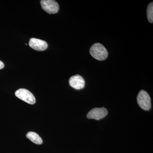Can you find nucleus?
Segmentation results:
<instances>
[{
	"label": "nucleus",
	"instance_id": "1",
	"mask_svg": "<svg viewBox=\"0 0 153 153\" xmlns=\"http://www.w3.org/2000/svg\"><path fill=\"white\" fill-rule=\"evenodd\" d=\"M90 53L92 57L98 60H105L108 55L107 49L100 43H96L91 46L90 49Z\"/></svg>",
	"mask_w": 153,
	"mask_h": 153
},
{
	"label": "nucleus",
	"instance_id": "2",
	"mask_svg": "<svg viewBox=\"0 0 153 153\" xmlns=\"http://www.w3.org/2000/svg\"><path fill=\"white\" fill-rule=\"evenodd\" d=\"M137 102L139 106L145 110H149L151 107L150 97L146 91L141 90L138 94Z\"/></svg>",
	"mask_w": 153,
	"mask_h": 153
},
{
	"label": "nucleus",
	"instance_id": "3",
	"mask_svg": "<svg viewBox=\"0 0 153 153\" xmlns=\"http://www.w3.org/2000/svg\"><path fill=\"white\" fill-rule=\"evenodd\" d=\"M15 95L18 98L30 104H35L36 98L30 91L25 88H20L16 91Z\"/></svg>",
	"mask_w": 153,
	"mask_h": 153
},
{
	"label": "nucleus",
	"instance_id": "4",
	"mask_svg": "<svg viewBox=\"0 0 153 153\" xmlns=\"http://www.w3.org/2000/svg\"><path fill=\"white\" fill-rule=\"evenodd\" d=\"M41 4L42 8L48 13H57L59 11V4L54 0H42Z\"/></svg>",
	"mask_w": 153,
	"mask_h": 153
},
{
	"label": "nucleus",
	"instance_id": "5",
	"mask_svg": "<svg viewBox=\"0 0 153 153\" xmlns=\"http://www.w3.org/2000/svg\"><path fill=\"white\" fill-rule=\"evenodd\" d=\"M107 114V110L105 108H95L88 112L87 114V117L90 119L99 120L105 117Z\"/></svg>",
	"mask_w": 153,
	"mask_h": 153
},
{
	"label": "nucleus",
	"instance_id": "6",
	"mask_svg": "<svg viewBox=\"0 0 153 153\" xmlns=\"http://www.w3.org/2000/svg\"><path fill=\"white\" fill-rule=\"evenodd\" d=\"M29 45L32 49L38 51H44L48 47V44L46 41L35 38L30 39Z\"/></svg>",
	"mask_w": 153,
	"mask_h": 153
},
{
	"label": "nucleus",
	"instance_id": "7",
	"mask_svg": "<svg viewBox=\"0 0 153 153\" xmlns=\"http://www.w3.org/2000/svg\"><path fill=\"white\" fill-rule=\"evenodd\" d=\"M69 85L76 90L84 88L85 85V80L82 76L79 75L71 76L69 79Z\"/></svg>",
	"mask_w": 153,
	"mask_h": 153
},
{
	"label": "nucleus",
	"instance_id": "8",
	"mask_svg": "<svg viewBox=\"0 0 153 153\" xmlns=\"http://www.w3.org/2000/svg\"><path fill=\"white\" fill-rule=\"evenodd\" d=\"M26 136L31 141L36 144L41 145L43 143V140L40 136L34 132H29L26 135Z\"/></svg>",
	"mask_w": 153,
	"mask_h": 153
},
{
	"label": "nucleus",
	"instance_id": "9",
	"mask_svg": "<svg viewBox=\"0 0 153 153\" xmlns=\"http://www.w3.org/2000/svg\"><path fill=\"white\" fill-rule=\"evenodd\" d=\"M147 16L148 21L151 23L153 22V3L151 2L148 6L147 9Z\"/></svg>",
	"mask_w": 153,
	"mask_h": 153
},
{
	"label": "nucleus",
	"instance_id": "10",
	"mask_svg": "<svg viewBox=\"0 0 153 153\" xmlns=\"http://www.w3.org/2000/svg\"><path fill=\"white\" fill-rule=\"evenodd\" d=\"M4 67V64L3 63V62L0 60V69H2Z\"/></svg>",
	"mask_w": 153,
	"mask_h": 153
}]
</instances>
